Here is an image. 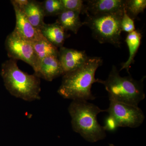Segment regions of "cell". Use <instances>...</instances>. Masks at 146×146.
<instances>
[{
    "label": "cell",
    "mask_w": 146,
    "mask_h": 146,
    "mask_svg": "<svg viewBox=\"0 0 146 146\" xmlns=\"http://www.w3.org/2000/svg\"><path fill=\"white\" fill-rule=\"evenodd\" d=\"M21 9L33 26L40 31L45 23L44 18L46 16L42 2L29 0L28 3Z\"/></svg>",
    "instance_id": "cell-13"
},
{
    "label": "cell",
    "mask_w": 146,
    "mask_h": 146,
    "mask_svg": "<svg viewBox=\"0 0 146 146\" xmlns=\"http://www.w3.org/2000/svg\"><path fill=\"white\" fill-rule=\"evenodd\" d=\"M110 101L109 107L106 109V112L114 120L117 127L136 128L143 123L145 116L138 106L115 101Z\"/></svg>",
    "instance_id": "cell-7"
},
{
    "label": "cell",
    "mask_w": 146,
    "mask_h": 146,
    "mask_svg": "<svg viewBox=\"0 0 146 146\" xmlns=\"http://www.w3.org/2000/svg\"><path fill=\"white\" fill-rule=\"evenodd\" d=\"M123 13L96 15L86 14L83 25L89 27L93 37L100 44L109 43L120 47L122 32L121 21Z\"/></svg>",
    "instance_id": "cell-5"
},
{
    "label": "cell",
    "mask_w": 146,
    "mask_h": 146,
    "mask_svg": "<svg viewBox=\"0 0 146 146\" xmlns=\"http://www.w3.org/2000/svg\"><path fill=\"white\" fill-rule=\"evenodd\" d=\"M5 46L10 59L23 60L31 66L35 73L37 72L40 62L31 42L13 31L7 37Z\"/></svg>",
    "instance_id": "cell-6"
},
{
    "label": "cell",
    "mask_w": 146,
    "mask_h": 146,
    "mask_svg": "<svg viewBox=\"0 0 146 146\" xmlns=\"http://www.w3.org/2000/svg\"><path fill=\"white\" fill-rule=\"evenodd\" d=\"M104 127L106 131H112L115 130L117 128V125L114 120L109 116L106 120L105 125Z\"/></svg>",
    "instance_id": "cell-21"
},
{
    "label": "cell",
    "mask_w": 146,
    "mask_h": 146,
    "mask_svg": "<svg viewBox=\"0 0 146 146\" xmlns=\"http://www.w3.org/2000/svg\"><path fill=\"white\" fill-rule=\"evenodd\" d=\"M142 37V33L138 30H135L127 35L125 41L129 50V57L125 62L121 64L120 71L126 69L129 73L130 65L134 63V57L141 45Z\"/></svg>",
    "instance_id": "cell-15"
},
{
    "label": "cell",
    "mask_w": 146,
    "mask_h": 146,
    "mask_svg": "<svg viewBox=\"0 0 146 146\" xmlns=\"http://www.w3.org/2000/svg\"><path fill=\"white\" fill-rule=\"evenodd\" d=\"M109 146H114V145H110Z\"/></svg>",
    "instance_id": "cell-22"
},
{
    "label": "cell",
    "mask_w": 146,
    "mask_h": 146,
    "mask_svg": "<svg viewBox=\"0 0 146 146\" xmlns=\"http://www.w3.org/2000/svg\"><path fill=\"white\" fill-rule=\"evenodd\" d=\"M16 16V27L13 31L31 43L45 38L40 31L35 28L26 17L23 12L16 5L11 3Z\"/></svg>",
    "instance_id": "cell-10"
},
{
    "label": "cell",
    "mask_w": 146,
    "mask_h": 146,
    "mask_svg": "<svg viewBox=\"0 0 146 146\" xmlns=\"http://www.w3.org/2000/svg\"><path fill=\"white\" fill-rule=\"evenodd\" d=\"M65 10L84 13L85 4L82 0H61Z\"/></svg>",
    "instance_id": "cell-19"
},
{
    "label": "cell",
    "mask_w": 146,
    "mask_h": 146,
    "mask_svg": "<svg viewBox=\"0 0 146 146\" xmlns=\"http://www.w3.org/2000/svg\"><path fill=\"white\" fill-rule=\"evenodd\" d=\"M42 3L45 16H58L65 10L61 0H45Z\"/></svg>",
    "instance_id": "cell-18"
},
{
    "label": "cell",
    "mask_w": 146,
    "mask_h": 146,
    "mask_svg": "<svg viewBox=\"0 0 146 146\" xmlns=\"http://www.w3.org/2000/svg\"><path fill=\"white\" fill-rule=\"evenodd\" d=\"M89 57L85 51L78 50L63 46L59 48L58 55L63 75L81 67Z\"/></svg>",
    "instance_id": "cell-8"
},
{
    "label": "cell",
    "mask_w": 146,
    "mask_h": 146,
    "mask_svg": "<svg viewBox=\"0 0 146 146\" xmlns=\"http://www.w3.org/2000/svg\"><path fill=\"white\" fill-rule=\"evenodd\" d=\"M1 75L6 88L13 96L28 102L40 99V78L21 70L17 60L10 59L3 63Z\"/></svg>",
    "instance_id": "cell-3"
},
{
    "label": "cell",
    "mask_w": 146,
    "mask_h": 146,
    "mask_svg": "<svg viewBox=\"0 0 146 146\" xmlns=\"http://www.w3.org/2000/svg\"><path fill=\"white\" fill-rule=\"evenodd\" d=\"M102 63L101 58L89 57L81 67L63 75L58 93L66 99L94 100L96 98L91 88L93 84L98 82L99 79L95 78V74Z\"/></svg>",
    "instance_id": "cell-1"
},
{
    "label": "cell",
    "mask_w": 146,
    "mask_h": 146,
    "mask_svg": "<svg viewBox=\"0 0 146 146\" xmlns=\"http://www.w3.org/2000/svg\"><path fill=\"white\" fill-rule=\"evenodd\" d=\"M40 32L46 39L57 48L63 46L65 39L70 36L57 22L44 24Z\"/></svg>",
    "instance_id": "cell-12"
},
{
    "label": "cell",
    "mask_w": 146,
    "mask_h": 146,
    "mask_svg": "<svg viewBox=\"0 0 146 146\" xmlns=\"http://www.w3.org/2000/svg\"><path fill=\"white\" fill-rule=\"evenodd\" d=\"M34 74L39 78L48 81H52L63 75L58 56H48L41 60L38 71Z\"/></svg>",
    "instance_id": "cell-11"
},
{
    "label": "cell",
    "mask_w": 146,
    "mask_h": 146,
    "mask_svg": "<svg viewBox=\"0 0 146 146\" xmlns=\"http://www.w3.org/2000/svg\"><path fill=\"white\" fill-rule=\"evenodd\" d=\"M121 28L122 31L126 32L129 33L136 30L134 21L127 14L125 8L121 20Z\"/></svg>",
    "instance_id": "cell-20"
},
{
    "label": "cell",
    "mask_w": 146,
    "mask_h": 146,
    "mask_svg": "<svg viewBox=\"0 0 146 146\" xmlns=\"http://www.w3.org/2000/svg\"><path fill=\"white\" fill-rule=\"evenodd\" d=\"M68 110L74 131L89 142H96L105 138L106 131L99 123L97 116L101 112H106V110L80 100H73Z\"/></svg>",
    "instance_id": "cell-2"
},
{
    "label": "cell",
    "mask_w": 146,
    "mask_h": 146,
    "mask_svg": "<svg viewBox=\"0 0 146 146\" xmlns=\"http://www.w3.org/2000/svg\"><path fill=\"white\" fill-rule=\"evenodd\" d=\"M146 7V0H125V10L133 20L137 19L138 15L143 13Z\"/></svg>",
    "instance_id": "cell-17"
},
{
    "label": "cell",
    "mask_w": 146,
    "mask_h": 146,
    "mask_svg": "<svg viewBox=\"0 0 146 146\" xmlns=\"http://www.w3.org/2000/svg\"><path fill=\"white\" fill-rule=\"evenodd\" d=\"M39 62L48 56H58V50L45 38L32 43Z\"/></svg>",
    "instance_id": "cell-16"
},
{
    "label": "cell",
    "mask_w": 146,
    "mask_h": 146,
    "mask_svg": "<svg viewBox=\"0 0 146 146\" xmlns=\"http://www.w3.org/2000/svg\"><path fill=\"white\" fill-rule=\"evenodd\" d=\"M80 14L75 11L64 10L58 16L56 22L66 31H70L76 34L83 25V22L80 20Z\"/></svg>",
    "instance_id": "cell-14"
},
{
    "label": "cell",
    "mask_w": 146,
    "mask_h": 146,
    "mask_svg": "<svg viewBox=\"0 0 146 146\" xmlns=\"http://www.w3.org/2000/svg\"><path fill=\"white\" fill-rule=\"evenodd\" d=\"M145 78L138 80L131 76L122 77L116 66L113 65L106 80L99 79L98 83L104 85L108 94L109 100L138 106L145 98L143 82Z\"/></svg>",
    "instance_id": "cell-4"
},
{
    "label": "cell",
    "mask_w": 146,
    "mask_h": 146,
    "mask_svg": "<svg viewBox=\"0 0 146 146\" xmlns=\"http://www.w3.org/2000/svg\"><path fill=\"white\" fill-rule=\"evenodd\" d=\"M85 5L84 14L91 15L123 13L125 0H89Z\"/></svg>",
    "instance_id": "cell-9"
}]
</instances>
